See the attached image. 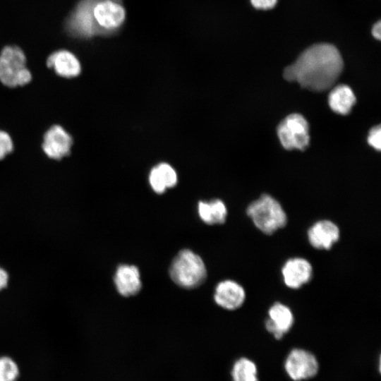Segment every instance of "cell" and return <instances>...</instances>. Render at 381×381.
Listing matches in <instances>:
<instances>
[{"label": "cell", "instance_id": "cell-1", "mask_svg": "<svg viewBox=\"0 0 381 381\" xmlns=\"http://www.w3.org/2000/svg\"><path fill=\"white\" fill-rule=\"evenodd\" d=\"M344 67L339 50L328 43L313 44L306 49L291 65L285 68L284 78L296 82L313 92L333 87Z\"/></svg>", "mask_w": 381, "mask_h": 381}, {"label": "cell", "instance_id": "cell-2", "mask_svg": "<svg viewBox=\"0 0 381 381\" xmlns=\"http://www.w3.org/2000/svg\"><path fill=\"white\" fill-rule=\"evenodd\" d=\"M97 36L117 34L123 26L126 11L123 0H83Z\"/></svg>", "mask_w": 381, "mask_h": 381}, {"label": "cell", "instance_id": "cell-3", "mask_svg": "<svg viewBox=\"0 0 381 381\" xmlns=\"http://www.w3.org/2000/svg\"><path fill=\"white\" fill-rule=\"evenodd\" d=\"M246 213L254 226L267 235L284 228L287 223V216L281 204L267 194L252 202Z\"/></svg>", "mask_w": 381, "mask_h": 381}, {"label": "cell", "instance_id": "cell-4", "mask_svg": "<svg viewBox=\"0 0 381 381\" xmlns=\"http://www.w3.org/2000/svg\"><path fill=\"white\" fill-rule=\"evenodd\" d=\"M169 276L180 287L191 289L205 281L207 269L200 256L189 249H183L172 260Z\"/></svg>", "mask_w": 381, "mask_h": 381}, {"label": "cell", "instance_id": "cell-5", "mask_svg": "<svg viewBox=\"0 0 381 381\" xmlns=\"http://www.w3.org/2000/svg\"><path fill=\"white\" fill-rule=\"evenodd\" d=\"M26 57L18 46H6L0 53V82L9 87L23 86L31 81Z\"/></svg>", "mask_w": 381, "mask_h": 381}, {"label": "cell", "instance_id": "cell-6", "mask_svg": "<svg viewBox=\"0 0 381 381\" xmlns=\"http://www.w3.org/2000/svg\"><path fill=\"white\" fill-rule=\"evenodd\" d=\"M277 135L282 146L289 150H305L309 144V125L299 114H291L278 125Z\"/></svg>", "mask_w": 381, "mask_h": 381}, {"label": "cell", "instance_id": "cell-7", "mask_svg": "<svg viewBox=\"0 0 381 381\" xmlns=\"http://www.w3.org/2000/svg\"><path fill=\"white\" fill-rule=\"evenodd\" d=\"M285 369L292 380L299 381L315 376L318 371V363L309 351L295 349L286 358Z\"/></svg>", "mask_w": 381, "mask_h": 381}, {"label": "cell", "instance_id": "cell-8", "mask_svg": "<svg viewBox=\"0 0 381 381\" xmlns=\"http://www.w3.org/2000/svg\"><path fill=\"white\" fill-rule=\"evenodd\" d=\"M281 274L283 282L288 288L298 289L311 280L313 268L307 259L294 257L284 263Z\"/></svg>", "mask_w": 381, "mask_h": 381}, {"label": "cell", "instance_id": "cell-9", "mask_svg": "<svg viewBox=\"0 0 381 381\" xmlns=\"http://www.w3.org/2000/svg\"><path fill=\"white\" fill-rule=\"evenodd\" d=\"M73 139L61 126H52L44 135L42 150L51 159L60 160L71 153Z\"/></svg>", "mask_w": 381, "mask_h": 381}, {"label": "cell", "instance_id": "cell-10", "mask_svg": "<svg viewBox=\"0 0 381 381\" xmlns=\"http://www.w3.org/2000/svg\"><path fill=\"white\" fill-rule=\"evenodd\" d=\"M307 238L313 248L318 250H330L339 240L340 229L330 220H319L309 227Z\"/></svg>", "mask_w": 381, "mask_h": 381}, {"label": "cell", "instance_id": "cell-11", "mask_svg": "<svg viewBox=\"0 0 381 381\" xmlns=\"http://www.w3.org/2000/svg\"><path fill=\"white\" fill-rule=\"evenodd\" d=\"M246 291L242 285L232 279H225L217 284L214 293V300L221 308L234 310L245 302Z\"/></svg>", "mask_w": 381, "mask_h": 381}, {"label": "cell", "instance_id": "cell-12", "mask_svg": "<svg viewBox=\"0 0 381 381\" xmlns=\"http://www.w3.org/2000/svg\"><path fill=\"white\" fill-rule=\"evenodd\" d=\"M294 315L291 309L284 303L276 302L268 310L265 326L275 339H280L293 326Z\"/></svg>", "mask_w": 381, "mask_h": 381}, {"label": "cell", "instance_id": "cell-13", "mask_svg": "<svg viewBox=\"0 0 381 381\" xmlns=\"http://www.w3.org/2000/svg\"><path fill=\"white\" fill-rule=\"evenodd\" d=\"M114 282L117 291L125 297L138 294L142 288L140 271L133 265L122 264L118 266Z\"/></svg>", "mask_w": 381, "mask_h": 381}, {"label": "cell", "instance_id": "cell-14", "mask_svg": "<svg viewBox=\"0 0 381 381\" xmlns=\"http://www.w3.org/2000/svg\"><path fill=\"white\" fill-rule=\"evenodd\" d=\"M47 66L59 76L71 78L81 72V65L78 58L66 49H59L51 54L47 59Z\"/></svg>", "mask_w": 381, "mask_h": 381}, {"label": "cell", "instance_id": "cell-15", "mask_svg": "<svg viewBox=\"0 0 381 381\" xmlns=\"http://www.w3.org/2000/svg\"><path fill=\"white\" fill-rule=\"evenodd\" d=\"M328 103L333 111L346 115L355 104L356 97L350 87L344 84L339 85L333 87L329 92Z\"/></svg>", "mask_w": 381, "mask_h": 381}, {"label": "cell", "instance_id": "cell-16", "mask_svg": "<svg viewBox=\"0 0 381 381\" xmlns=\"http://www.w3.org/2000/svg\"><path fill=\"white\" fill-rule=\"evenodd\" d=\"M198 211L200 219L209 225L224 224L227 216L226 205L218 199L199 202Z\"/></svg>", "mask_w": 381, "mask_h": 381}, {"label": "cell", "instance_id": "cell-17", "mask_svg": "<svg viewBox=\"0 0 381 381\" xmlns=\"http://www.w3.org/2000/svg\"><path fill=\"white\" fill-rule=\"evenodd\" d=\"M231 373L233 381H258L255 364L246 358L237 360Z\"/></svg>", "mask_w": 381, "mask_h": 381}, {"label": "cell", "instance_id": "cell-18", "mask_svg": "<svg viewBox=\"0 0 381 381\" xmlns=\"http://www.w3.org/2000/svg\"><path fill=\"white\" fill-rule=\"evenodd\" d=\"M20 370L16 362L8 356L0 357V381H16Z\"/></svg>", "mask_w": 381, "mask_h": 381}, {"label": "cell", "instance_id": "cell-19", "mask_svg": "<svg viewBox=\"0 0 381 381\" xmlns=\"http://www.w3.org/2000/svg\"><path fill=\"white\" fill-rule=\"evenodd\" d=\"M156 167L164 181L167 188L173 187L176 184L177 174L175 170L169 164L162 163Z\"/></svg>", "mask_w": 381, "mask_h": 381}, {"label": "cell", "instance_id": "cell-20", "mask_svg": "<svg viewBox=\"0 0 381 381\" xmlns=\"http://www.w3.org/2000/svg\"><path fill=\"white\" fill-rule=\"evenodd\" d=\"M150 183L153 190L157 193H164L167 188L157 167L153 168L150 171Z\"/></svg>", "mask_w": 381, "mask_h": 381}, {"label": "cell", "instance_id": "cell-21", "mask_svg": "<svg viewBox=\"0 0 381 381\" xmlns=\"http://www.w3.org/2000/svg\"><path fill=\"white\" fill-rule=\"evenodd\" d=\"M13 150V143L8 133L0 130V160Z\"/></svg>", "mask_w": 381, "mask_h": 381}, {"label": "cell", "instance_id": "cell-22", "mask_svg": "<svg viewBox=\"0 0 381 381\" xmlns=\"http://www.w3.org/2000/svg\"><path fill=\"white\" fill-rule=\"evenodd\" d=\"M368 144L375 148V150L380 151L381 148V128L380 126H376L372 128L368 135Z\"/></svg>", "mask_w": 381, "mask_h": 381}, {"label": "cell", "instance_id": "cell-23", "mask_svg": "<svg viewBox=\"0 0 381 381\" xmlns=\"http://www.w3.org/2000/svg\"><path fill=\"white\" fill-rule=\"evenodd\" d=\"M250 2L255 8L267 10L274 7L277 0H250Z\"/></svg>", "mask_w": 381, "mask_h": 381}, {"label": "cell", "instance_id": "cell-24", "mask_svg": "<svg viewBox=\"0 0 381 381\" xmlns=\"http://www.w3.org/2000/svg\"><path fill=\"white\" fill-rule=\"evenodd\" d=\"M372 34L375 38L380 40L381 37V23L377 21L372 28Z\"/></svg>", "mask_w": 381, "mask_h": 381}, {"label": "cell", "instance_id": "cell-25", "mask_svg": "<svg viewBox=\"0 0 381 381\" xmlns=\"http://www.w3.org/2000/svg\"><path fill=\"white\" fill-rule=\"evenodd\" d=\"M8 278L6 272L0 267V290L7 286Z\"/></svg>", "mask_w": 381, "mask_h": 381}]
</instances>
